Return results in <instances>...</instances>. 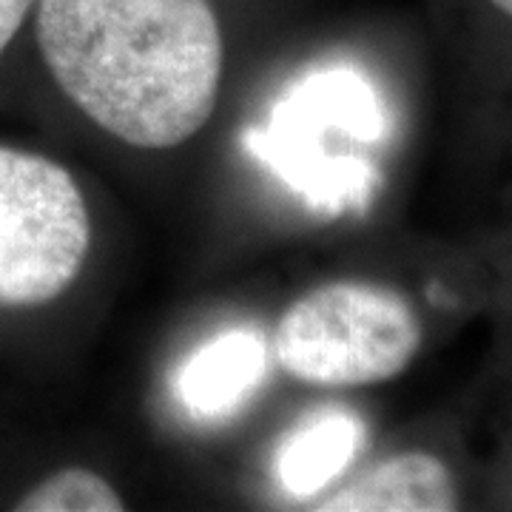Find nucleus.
<instances>
[{"mask_svg": "<svg viewBox=\"0 0 512 512\" xmlns=\"http://www.w3.org/2000/svg\"><path fill=\"white\" fill-rule=\"evenodd\" d=\"M92 239V211L72 171L0 146V308L55 302L83 274Z\"/></svg>", "mask_w": 512, "mask_h": 512, "instance_id": "7ed1b4c3", "label": "nucleus"}, {"mask_svg": "<svg viewBox=\"0 0 512 512\" xmlns=\"http://www.w3.org/2000/svg\"><path fill=\"white\" fill-rule=\"evenodd\" d=\"M362 439V421L345 410H325L296 424L276 450L274 476L279 487L291 498H319L325 487L348 473Z\"/></svg>", "mask_w": 512, "mask_h": 512, "instance_id": "423d86ee", "label": "nucleus"}, {"mask_svg": "<svg viewBox=\"0 0 512 512\" xmlns=\"http://www.w3.org/2000/svg\"><path fill=\"white\" fill-rule=\"evenodd\" d=\"M37 49L83 117L143 151L211 123L225 37L211 0H37Z\"/></svg>", "mask_w": 512, "mask_h": 512, "instance_id": "f257e3e1", "label": "nucleus"}, {"mask_svg": "<svg viewBox=\"0 0 512 512\" xmlns=\"http://www.w3.org/2000/svg\"><path fill=\"white\" fill-rule=\"evenodd\" d=\"M484 3H487V6L493 9L498 18L510 20V23H512V0H484Z\"/></svg>", "mask_w": 512, "mask_h": 512, "instance_id": "1a4fd4ad", "label": "nucleus"}, {"mask_svg": "<svg viewBox=\"0 0 512 512\" xmlns=\"http://www.w3.org/2000/svg\"><path fill=\"white\" fill-rule=\"evenodd\" d=\"M268 353L271 348L259 330H222L185 359L177 376L180 402L197 419L231 416L265 379Z\"/></svg>", "mask_w": 512, "mask_h": 512, "instance_id": "39448f33", "label": "nucleus"}, {"mask_svg": "<svg viewBox=\"0 0 512 512\" xmlns=\"http://www.w3.org/2000/svg\"><path fill=\"white\" fill-rule=\"evenodd\" d=\"M461 507L456 473L430 450L384 456L319 495L325 512H444Z\"/></svg>", "mask_w": 512, "mask_h": 512, "instance_id": "20e7f679", "label": "nucleus"}, {"mask_svg": "<svg viewBox=\"0 0 512 512\" xmlns=\"http://www.w3.org/2000/svg\"><path fill=\"white\" fill-rule=\"evenodd\" d=\"M421 345L424 319L402 288L333 279L282 311L271 353L279 370L305 387L362 390L399 379Z\"/></svg>", "mask_w": 512, "mask_h": 512, "instance_id": "f03ea898", "label": "nucleus"}, {"mask_svg": "<svg viewBox=\"0 0 512 512\" xmlns=\"http://www.w3.org/2000/svg\"><path fill=\"white\" fill-rule=\"evenodd\" d=\"M126 507L109 478L89 467H63L20 495L15 510L23 512H117Z\"/></svg>", "mask_w": 512, "mask_h": 512, "instance_id": "0eeeda50", "label": "nucleus"}, {"mask_svg": "<svg viewBox=\"0 0 512 512\" xmlns=\"http://www.w3.org/2000/svg\"><path fill=\"white\" fill-rule=\"evenodd\" d=\"M37 0H0V57L12 46Z\"/></svg>", "mask_w": 512, "mask_h": 512, "instance_id": "6e6552de", "label": "nucleus"}]
</instances>
